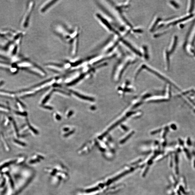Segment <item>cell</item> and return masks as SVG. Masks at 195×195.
I'll return each mask as SVG.
<instances>
[{
  "label": "cell",
  "instance_id": "obj_5",
  "mask_svg": "<svg viewBox=\"0 0 195 195\" xmlns=\"http://www.w3.org/2000/svg\"><path fill=\"white\" fill-rule=\"evenodd\" d=\"M177 37H175L174 39V41L173 43V45L172 46V49H171V51H170V54H172V53H173V51L175 50V48H176V46L177 44Z\"/></svg>",
  "mask_w": 195,
  "mask_h": 195
},
{
  "label": "cell",
  "instance_id": "obj_1",
  "mask_svg": "<svg viewBox=\"0 0 195 195\" xmlns=\"http://www.w3.org/2000/svg\"><path fill=\"white\" fill-rule=\"evenodd\" d=\"M54 33L66 45H67L69 54L75 56L79 49L80 29L77 27H70L61 23L56 24L53 27Z\"/></svg>",
  "mask_w": 195,
  "mask_h": 195
},
{
  "label": "cell",
  "instance_id": "obj_8",
  "mask_svg": "<svg viewBox=\"0 0 195 195\" xmlns=\"http://www.w3.org/2000/svg\"><path fill=\"white\" fill-rule=\"evenodd\" d=\"M195 37H194V39H193V41L192 44H193V43H194V42H195Z\"/></svg>",
  "mask_w": 195,
  "mask_h": 195
},
{
  "label": "cell",
  "instance_id": "obj_3",
  "mask_svg": "<svg viewBox=\"0 0 195 195\" xmlns=\"http://www.w3.org/2000/svg\"><path fill=\"white\" fill-rule=\"evenodd\" d=\"M58 1V0H48L44 2L40 7V11L42 13H45Z\"/></svg>",
  "mask_w": 195,
  "mask_h": 195
},
{
  "label": "cell",
  "instance_id": "obj_7",
  "mask_svg": "<svg viewBox=\"0 0 195 195\" xmlns=\"http://www.w3.org/2000/svg\"><path fill=\"white\" fill-rule=\"evenodd\" d=\"M171 4H172L173 5H174L175 7L178 8V7H179V6H178V5L177 4H176V3H174V2H173V1L172 2V3H171Z\"/></svg>",
  "mask_w": 195,
  "mask_h": 195
},
{
  "label": "cell",
  "instance_id": "obj_2",
  "mask_svg": "<svg viewBox=\"0 0 195 195\" xmlns=\"http://www.w3.org/2000/svg\"><path fill=\"white\" fill-rule=\"evenodd\" d=\"M34 3L33 1H31L28 5V8L24 16V18L23 19V23H22L23 27L25 28H26L28 26L31 14L33 9L34 7Z\"/></svg>",
  "mask_w": 195,
  "mask_h": 195
},
{
  "label": "cell",
  "instance_id": "obj_4",
  "mask_svg": "<svg viewBox=\"0 0 195 195\" xmlns=\"http://www.w3.org/2000/svg\"><path fill=\"white\" fill-rule=\"evenodd\" d=\"M193 16V15H190L187 16V17H185V18H183V19H181L179 20H178V21H174V22H173V23H171V24H172V25H176V24H177L178 23H179V22H182V21H185L186 20H187V19H189V18H191V17H192Z\"/></svg>",
  "mask_w": 195,
  "mask_h": 195
},
{
  "label": "cell",
  "instance_id": "obj_9",
  "mask_svg": "<svg viewBox=\"0 0 195 195\" xmlns=\"http://www.w3.org/2000/svg\"><path fill=\"white\" fill-rule=\"evenodd\" d=\"M194 54H195V52H194Z\"/></svg>",
  "mask_w": 195,
  "mask_h": 195
},
{
  "label": "cell",
  "instance_id": "obj_6",
  "mask_svg": "<svg viewBox=\"0 0 195 195\" xmlns=\"http://www.w3.org/2000/svg\"><path fill=\"white\" fill-rule=\"evenodd\" d=\"M192 3H191V8H190V10H189V12H191L193 10V8H194V4H195V1H192Z\"/></svg>",
  "mask_w": 195,
  "mask_h": 195
}]
</instances>
